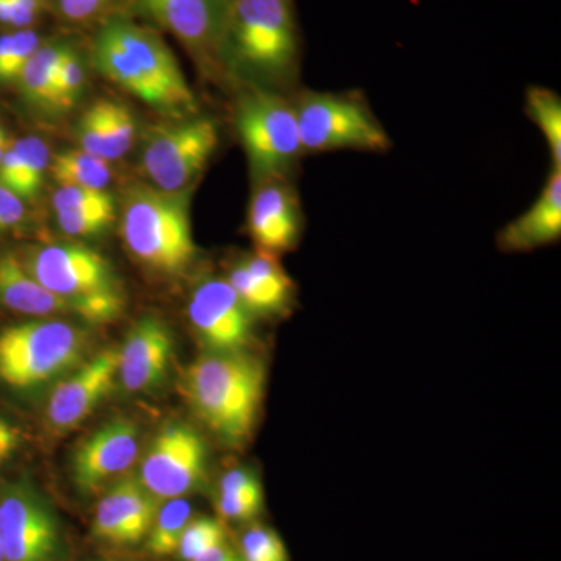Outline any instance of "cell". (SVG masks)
Here are the masks:
<instances>
[{
  "instance_id": "cell-27",
  "label": "cell",
  "mask_w": 561,
  "mask_h": 561,
  "mask_svg": "<svg viewBox=\"0 0 561 561\" xmlns=\"http://www.w3.org/2000/svg\"><path fill=\"white\" fill-rule=\"evenodd\" d=\"M526 111L548 142L552 168L561 169V99L549 88L530 87L526 94Z\"/></svg>"
},
{
  "instance_id": "cell-30",
  "label": "cell",
  "mask_w": 561,
  "mask_h": 561,
  "mask_svg": "<svg viewBox=\"0 0 561 561\" xmlns=\"http://www.w3.org/2000/svg\"><path fill=\"white\" fill-rule=\"evenodd\" d=\"M224 542H227V530L224 524L219 519L201 516V518L191 519L184 527L176 553L183 561H194Z\"/></svg>"
},
{
  "instance_id": "cell-17",
  "label": "cell",
  "mask_w": 561,
  "mask_h": 561,
  "mask_svg": "<svg viewBox=\"0 0 561 561\" xmlns=\"http://www.w3.org/2000/svg\"><path fill=\"white\" fill-rule=\"evenodd\" d=\"M138 453V426L125 419L110 421L77 449L72 459L73 482L83 491L99 489L114 476L127 471Z\"/></svg>"
},
{
  "instance_id": "cell-3",
  "label": "cell",
  "mask_w": 561,
  "mask_h": 561,
  "mask_svg": "<svg viewBox=\"0 0 561 561\" xmlns=\"http://www.w3.org/2000/svg\"><path fill=\"white\" fill-rule=\"evenodd\" d=\"M264 364L249 351L205 353L187 367L183 391L195 416L224 445L250 440L264 400Z\"/></svg>"
},
{
  "instance_id": "cell-43",
  "label": "cell",
  "mask_w": 561,
  "mask_h": 561,
  "mask_svg": "<svg viewBox=\"0 0 561 561\" xmlns=\"http://www.w3.org/2000/svg\"><path fill=\"white\" fill-rule=\"evenodd\" d=\"M0 561H5V560H3L2 549H0Z\"/></svg>"
},
{
  "instance_id": "cell-40",
  "label": "cell",
  "mask_w": 561,
  "mask_h": 561,
  "mask_svg": "<svg viewBox=\"0 0 561 561\" xmlns=\"http://www.w3.org/2000/svg\"><path fill=\"white\" fill-rule=\"evenodd\" d=\"M194 561H242V559L239 552L234 551L228 542H224V545L210 549V551L203 553V556Z\"/></svg>"
},
{
  "instance_id": "cell-28",
  "label": "cell",
  "mask_w": 561,
  "mask_h": 561,
  "mask_svg": "<svg viewBox=\"0 0 561 561\" xmlns=\"http://www.w3.org/2000/svg\"><path fill=\"white\" fill-rule=\"evenodd\" d=\"M116 217V205L55 213L58 228L72 238H98V236L105 234L113 227Z\"/></svg>"
},
{
  "instance_id": "cell-11",
  "label": "cell",
  "mask_w": 561,
  "mask_h": 561,
  "mask_svg": "<svg viewBox=\"0 0 561 561\" xmlns=\"http://www.w3.org/2000/svg\"><path fill=\"white\" fill-rule=\"evenodd\" d=\"M206 468L208 448L201 434L187 424H168L144 457L139 482L160 501L184 497L201 485Z\"/></svg>"
},
{
  "instance_id": "cell-34",
  "label": "cell",
  "mask_w": 561,
  "mask_h": 561,
  "mask_svg": "<svg viewBox=\"0 0 561 561\" xmlns=\"http://www.w3.org/2000/svg\"><path fill=\"white\" fill-rule=\"evenodd\" d=\"M217 512L228 522H250L256 518L264 505V491L249 493L217 494Z\"/></svg>"
},
{
  "instance_id": "cell-9",
  "label": "cell",
  "mask_w": 561,
  "mask_h": 561,
  "mask_svg": "<svg viewBox=\"0 0 561 561\" xmlns=\"http://www.w3.org/2000/svg\"><path fill=\"white\" fill-rule=\"evenodd\" d=\"M220 144L219 125L210 117H180L149 135L142 169L153 187L164 192L190 191Z\"/></svg>"
},
{
  "instance_id": "cell-12",
  "label": "cell",
  "mask_w": 561,
  "mask_h": 561,
  "mask_svg": "<svg viewBox=\"0 0 561 561\" xmlns=\"http://www.w3.org/2000/svg\"><path fill=\"white\" fill-rule=\"evenodd\" d=\"M187 317L206 353H242L253 341L254 316L227 279L202 280L187 302Z\"/></svg>"
},
{
  "instance_id": "cell-6",
  "label": "cell",
  "mask_w": 561,
  "mask_h": 561,
  "mask_svg": "<svg viewBox=\"0 0 561 561\" xmlns=\"http://www.w3.org/2000/svg\"><path fill=\"white\" fill-rule=\"evenodd\" d=\"M87 337L61 320H33L0 331V381L18 390L46 386L79 367Z\"/></svg>"
},
{
  "instance_id": "cell-32",
  "label": "cell",
  "mask_w": 561,
  "mask_h": 561,
  "mask_svg": "<svg viewBox=\"0 0 561 561\" xmlns=\"http://www.w3.org/2000/svg\"><path fill=\"white\" fill-rule=\"evenodd\" d=\"M239 556L242 561H289V553L279 535L260 524L243 531Z\"/></svg>"
},
{
  "instance_id": "cell-36",
  "label": "cell",
  "mask_w": 561,
  "mask_h": 561,
  "mask_svg": "<svg viewBox=\"0 0 561 561\" xmlns=\"http://www.w3.org/2000/svg\"><path fill=\"white\" fill-rule=\"evenodd\" d=\"M9 25L25 28L35 22L43 10V0H5Z\"/></svg>"
},
{
  "instance_id": "cell-2",
  "label": "cell",
  "mask_w": 561,
  "mask_h": 561,
  "mask_svg": "<svg viewBox=\"0 0 561 561\" xmlns=\"http://www.w3.org/2000/svg\"><path fill=\"white\" fill-rule=\"evenodd\" d=\"M300 66V38L290 0H230L224 73L271 90L291 83Z\"/></svg>"
},
{
  "instance_id": "cell-24",
  "label": "cell",
  "mask_w": 561,
  "mask_h": 561,
  "mask_svg": "<svg viewBox=\"0 0 561 561\" xmlns=\"http://www.w3.org/2000/svg\"><path fill=\"white\" fill-rule=\"evenodd\" d=\"M69 44L49 43L39 46L22 69L20 83L25 101L38 110H57L55 88H57L58 66Z\"/></svg>"
},
{
  "instance_id": "cell-23",
  "label": "cell",
  "mask_w": 561,
  "mask_h": 561,
  "mask_svg": "<svg viewBox=\"0 0 561 561\" xmlns=\"http://www.w3.org/2000/svg\"><path fill=\"white\" fill-rule=\"evenodd\" d=\"M50 168L49 147L36 136L11 142L0 161V186L21 201H33L43 190Z\"/></svg>"
},
{
  "instance_id": "cell-10",
  "label": "cell",
  "mask_w": 561,
  "mask_h": 561,
  "mask_svg": "<svg viewBox=\"0 0 561 561\" xmlns=\"http://www.w3.org/2000/svg\"><path fill=\"white\" fill-rule=\"evenodd\" d=\"M0 549L5 561H57L61 530L57 516L28 485L0 493Z\"/></svg>"
},
{
  "instance_id": "cell-38",
  "label": "cell",
  "mask_w": 561,
  "mask_h": 561,
  "mask_svg": "<svg viewBox=\"0 0 561 561\" xmlns=\"http://www.w3.org/2000/svg\"><path fill=\"white\" fill-rule=\"evenodd\" d=\"M108 0H58L62 16L70 21H84L94 16Z\"/></svg>"
},
{
  "instance_id": "cell-4",
  "label": "cell",
  "mask_w": 561,
  "mask_h": 561,
  "mask_svg": "<svg viewBox=\"0 0 561 561\" xmlns=\"http://www.w3.org/2000/svg\"><path fill=\"white\" fill-rule=\"evenodd\" d=\"M121 238L144 267L181 275L194 264L198 247L191 219V190L164 192L136 186L122 203Z\"/></svg>"
},
{
  "instance_id": "cell-16",
  "label": "cell",
  "mask_w": 561,
  "mask_h": 561,
  "mask_svg": "<svg viewBox=\"0 0 561 561\" xmlns=\"http://www.w3.org/2000/svg\"><path fill=\"white\" fill-rule=\"evenodd\" d=\"M117 354V379L125 390L139 393L157 389L171 368V328L157 317H144L128 332Z\"/></svg>"
},
{
  "instance_id": "cell-21",
  "label": "cell",
  "mask_w": 561,
  "mask_h": 561,
  "mask_svg": "<svg viewBox=\"0 0 561 561\" xmlns=\"http://www.w3.org/2000/svg\"><path fill=\"white\" fill-rule=\"evenodd\" d=\"M77 139L88 153L106 161L119 160L135 142V117L124 103L99 99L81 114Z\"/></svg>"
},
{
  "instance_id": "cell-42",
  "label": "cell",
  "mask_w": 561,
  "mask_h": 561,
  "mask_svg": "<svg viewBox=\"0 0 561 561\" xmlns=\"http://www.w3.org/2000/svg\"><path fill=\"white\" fill-rule=\"evenodd\" d=\"M0 24L9 25V13H7L5 0H0Z\"/></svg>"
},
{
  "instance_id": "cell-26",
  "label": "cell",
  "mask_w": 561,
  "mask_h": 561,
  "mask_svg": "<svg viewBox=\"0 0 561 561\" xmlns=\"http://www.w3.org/2000/svg\"><path fill=\"white\" fill-rule=\"evenodd\" d=\"M192 519V505L184 497L168 500L158 508L147 534V549L157 557L176 553L181 534Z\"/></svg>"
},
{
  "instance_id": "cell-25",
  "label": "cell",
  "mask_w": 561,
  "mask_h": 561,
  "mask_svg": "<svg viewBox=\"0 0 561 561\" xmlns=\"http://www.w3.org/2000/svg\"><path fill=\"white\" fill-rule=\"evenodd\" d=\"M50 175L58 186H81L106 191L113 171L110 161L83 149L62 150L50 161Z\"/></svg>"
},
{
  "instance_id": "cell-13",
  "label": "cell",
  "mask_w": 561,
  "mask_h": 561,
  "mask_svg": "<svg viewBox=\"0 0 561 561\" xmlns=\"http://www.w3.org/2000/svg\"><path fill=\"white\" fill-rule=\"evenodd\" d=\"M162 27L184 44L205 68L224 72L230 0H144Z\"/></svg>"
},
{
  "instance_id": "cell-14",
  "label": "cell",
  "mask_w": 561,
  "mask_h": 561,
  "mask_svg": "<svg viewBox=\"0 0 561 561\" xmlns=\"http://www.w3.org/2000/svg\"><path fill=\"white\" fill-rule=\"evenodd\" d=\"M302 227L300 197L287 179L256 184L247 213V231L256 250L276 256L291 251L300 242Z\"/></svg>"
},
{
  "instance_id": "cell-5",
  "label": "cell",
  "mask_w": 561,
  "mask_h": 561,
  "mask_svg": "<svg viewBox=\"0 0 561 561\" xmlns=\"http://www.w3.org/2000/svg\"><path fill=\"white\" fill-rule=\"evenodd\" d=\"M22 264L87 323H111L125 311L127 297L119 276L111 262L90 247L50 243L33 250Z\"/></svg>"
},
{
  "instance_id": "cell-19",
  "label": "cell",
  "mask_w": 561,
  "mask_h": 561,
  "mask_svg": "<svg viewBox=\"0 0 561 561\" xmlns=\"http://www.w3.org/2000/svg\"><path fill=\"white\" fill-rule=\"evenodd\" d=\"M228 283L254 317L279 316L294 301L295 284L276 254L256 250L230 268Z\"/></svg>"
},
{
  "instance_id": "cell-35",
  "label": "cell",
  "mask_w": 561,
  "mask_h": 561,
  "mask_svg": "<svg viewBox=\"0 0 561 561\" xmlns=\"http://www.w3.org/2000/svg\"><path fill=\"white\" fill-rule=\"evenodd\" d=\"M257 490H262V485L253 471L247 468H234L221 476L217 494L249 493Z\"/></svg>"
},
{
  "instance_id": "cell-37",
  "label": "cell",
  "mask_w": 561,
  "mask_h": 561,
  "mask_svg": "<svg viewBox=\"0 0 561 561\" xmlns=\"http://www.w3.org/2000/svg\"><path fill=\"white\" fill-rule=\"evenodd\" d=\"M24 219V203L13 192L0 186V232L16 227Z\"/></svg>"
},
{
  "instance_id": "cell-33",
  "label": "cell",
  "mask_w": 561,
  "mask_h": 561,
  "mask_svg": "<svg viewBox=\"0 0 561 561\" xmlns=\"http://www.w3.org/2000/svg\"><path fill=\"white\" fill-rule=\"evenodd\" d=\"M116 205L108 191L91 190L81 186H60L51 197V206L57 210L101 208Z\"/></svg>"
},
{
  "instance_id": "cell-31",
  "label": "cell",
  "mask_w": 561,
  "mask_h": 561,
  "mask_svg": "<svg viewBox=\"0 0 561 561\" xmlns=\"http://www.w3.org/2000/svg\"><path fill=\"white\" fill-rule=\"evenodd\" d=\"M87 83V70L79 51L68 46L58 66L55 101L57 110H69L79 102Z\"/></svg>"
},
{
  "instance_id": "cell-29",
  "label": "cell",
  "mask_w": 561,
  "mask_h": 561,
  "mask_svg": "<svg viewBox=\"0 0 561 561\" xmlns=\"http://www.w3.org/2000/svg\"><path fill=\"white\" fill-rule=\"evenodd\" d=\"M39 46V36L28 28L0 36V83L18 81Z\"/></svg>"
},
{
  "instance_id": "cell-41",
  "label": "cell",
  "mask_w": 561,
  "mask_h": 561,
  "mask_svg": "<svg viewBox=\"0 0 561 561\" xmlns=\"http://www.w3.org/2000/svg\"><path fill=\"white\" fill-rule=\"evenodd\" d=\"M11 142L9 140V136H7L5 130L0 127V161H2L3 154L7 153V150H9Z\"/></svg>"
},
{
  "instance_id": "cell-7",
  "label": "cell",
  "mask_w": 561,
  "mask_h": 561,
  "mask_svg": "<svg viewBox=\"0 0 561 561\" xmlns=\"http://www.w3.org/2000/svg\"><path fill=\"white\" fill-rule=\"evenodd\" d=\"M234 124L256 184L287 179L305 154L294 101L278 91L242 92L236 103Z\"/></svg>"
},
{
  "instance_id": "cell-22",
  "label": "cell",
  "mask_w": 561,
  "mask_h": 561,
  "mask_svg": "<svg viewBox=\"0 0 561 561\" xmlns=\"http://www.w3.org/2000/svg\"><path fill=\"white\" fill-rule=\"evenodd\" d=\"M0 302L32 317L70 313L68 302L47 290L14 254L0 257Z\"/></svg>"
},
{
  "instance_id": "cell-1",
  "label": "cell",
  "mask_w": 561,
  "mask_h": 561,
  "mask_svg": "<svg viewBox=\"0 0 561 561\" xmlns=\"http://www.w3.org/2000/svg\"><path fill=\"white\" fill-rule=\"evenodd\" d=\"M94 65L105 79L151 108L173 117L192 116L194 92L164 41L133 21L113 18L94 41Z\"/></svg>"
},
{
  "instance_id": "cell-8",
  "label": "cell",
  "mask_w": 561,
  "mask_h": 561,
  "mask_svg": "<svg viewBox=\"0 0 561 561\" xmlns=\"http://www.w3.org/2000/svg\"><path fill=\"white\" fill-rule=\"evenodd\" d=\"M305 153L360 150L381 153L391 147L389 133L368 103L356 94L305 91L294 101Z\"/></svg>"
},
{
  "instance_id": "cell-15",
  "label": "cell",
  "mask_w": 561,
  "mask_h": 561,
  "mask_svg": "<svg viewBox=\"0 0 561 561\" xmlns=\"http://www.w3.org/2000/svg\"><path fill=\"white\" fill-rule=\"evenodd\" d=\"M117 350L101 351L58 383L47 402V419L55 430L79 426L108 397L117 379Z\"/></svg>"
},
{
  "instance_id": "cell-18",
  "label": "cell",
  "mask_w": 561,
  "mask_h": 561,
  "mask_svg": "<svg viewBox=\"0 0 561 561\" xmlns=\"http://www.w3.org/2000/svg\"><path fill=\"white\" fill-rule=\"evenodd\" d=\"M160 505L139 479H122L99 501L92 531L111 545H136L149 534Z\"/></svg>"
},
{
  "instance_id": "cell-20",
  "label": "cell",
  "mask_w": 561,
  "mask_h": 561,
  "mask_svg": "<svg viewBox=\"0 0 561 561\" xmlns=\"http://www.w3.org/2000/svg\"><path fill=\"white\" fill-rule=\"evenodd\" d=\"M560 238L561 169L552 168L534 205L502 228L497 247L505 253H523L551 245Z\"/></svg>"
},
{
  "instance_id": "cell-39",
  "label": "cell",
  "mask_w": 561,
  "mask_h": 561,
  "mask_svg": "<svg viewBox=\"0 0 561 561\" xmlns=\"http://www.w3.org/2000/svg\"><path fill=\"white\" fill-rule=\"evenodd\" d=\"M22 442L20 430L9 420L0 416V465L5 463L7 460L18 451Z\"/></svg>"
}]
</instances>
